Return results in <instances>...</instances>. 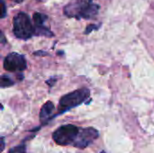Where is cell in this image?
Instances as JSON below:
<instances>
[{"instance_id":"cell-19","label":"cell","mask_w":154,"mask_h":153,"mask_svg":"<svg viewBox=\"0 0 154 153\" xmlns=\"http://www.w3.org/2000/svg\"><path fill=\"white\" fill-rule=\"evenodd\" d=\"M89 1H91V0H89Z\"/></svg>"},{"instance_id":"cell-1","label":"cell","mask_w":154,"mask_h":153,"mask_svg":"<svg viewBox=\"0 0 154 153\" xmlns=\"http://www.w3.org/2000/svg\"><path fill=\"white\" fill-rule=\"evenodd\" d=\"M99 10V6L89 0H73L64 7V14L76 19H92Z\"/></svg>"},{"instance_id":"cell-18","label":"cell","mask_w":154,"mask_h":153,"mask_svg":"<svg viewBox=\"0 0 154 153\" xmlns=\"http://www.w3.org/2000/svg\"><path fill=\"white\" fill-rule=\"evenodd\" d=\"M101 153H106V152H105V151H102V152H101Z\"/></svg>"},{"instance_id":"cell-17","label":"cell","mask_w":154,"mask_h":153,"mask_svg":"<svg viewBox=\"0 0 154 153\" xmlns=\"http://www.w3.org/2000/svg\"><path fill=\"white\" fill-rule=\"evenodd\" d=\"M0 109H3V106H2V105H0Z\"/></svg>"},{"instance_id":"cell-7","label":"cell","mask_w":154,"mask_h":153,"mask_svg":"<svg viewBox=\"0 0 154 153\" xmlns=\"http://www.w3.org/2000/svg\"><path fill=\"white\" fill-rule=\"evenodd\" d=\"M55 107L52 102L47 101L42 107L41 112H40V119L42 123H45L47 121L51 120V115H52Z\"/></svg>"},{"instance_id":"cell-13","label":"cell","mask_w":154,"mask_h":153,"mask_svg":"<svg viewBox=\"0 0 154 153\" xmlns=\"http://www.w3.org/2000/svg\"><path fill=\"white\" fill-rule=\"evenodd\" d=\"M97 28H98V26H97V25H95V24H90V25H88V26L87 27V29H86V31H85V33L88 34V33L94 31V30H97Z\"/></svg>"},{"instance_id":"cell-12","label":"cell","mask_w":154,"mask_h":153,"mask_svg":"<svg viewBox=\"0 0 154 153\" xmlns=\"http://www.w3.org/2000/svg\"><path fill=\"white\" fill-rule=\"evenodd\" d=\"M6 13V5L3 0H0V18L5 17Z\"/></svg>"},{"instance_id":"cell-16","label":"cell","mask_w":154,"mask_h":153,"mask_svg":"<svg viewBox=\"0 0 154 153\" xmlns=\"http://www.w3.org/2000/svg\"><path fill=\"white\" fill-rule=\"evenodd\" d=\"M12 1H14V2H15V3H22L23 0H12Z\"/></svg>"},{"instance_id":"cell-10","label":"cell","mask_w":154,"mask_h":153,"mask_svg":"<svg viewBox=\"0 0 154 153\" xmlns=\"http://www.w3.org/2000/svg\"><path fill=\"white\" fill-rule=\"evenodd\" d=\"M14 85V81L5 76H0V87H8Z\"/></svg>"},{"instance_id":"cell-5","label":"cell","mask_w":154,"mask_h":153,"mask_svg":"<svg viewBox=\"0 0 154 153\" xmlns=\"http://www.w3.org/2000/svg\"><path fill=\"white\" fill-rule=\"evenodd\" d=\"M4 69L9 72H21L26 69L24 57L16 52L9 53L4 60Z\"/></svg>"},{"instance_id":"cell-11","label":"cell","mask_w":154,"mask_h":153,"mask_svg":"<svg viewBox=\"0 0 154 153\" xmlns=\"http://www.w3.org/2000/svg\"><path fill=\"white\" fill-rule=\"evenodd\" d=\"M9 153H26L25 152V145L23 144V145H19L14 148H12L9 151Z\"/></svg>"},{"instance_id":"cell-2","label":"cell","mask_w":154,"mask_h":153,"mask_svg":"<svg viewBox=\"0 0 154 153\" xmlns=\"http://www.w3.org/2000/svg\"><path fill=\"white\" fill-rule=\"evenodd\" d=\"M90 96V91L87 87H82L77 89L73 92H70L65 96H63L59 103L58 107V115L63 114L79 105L84 103Z\"/></svg>"},{"instance_id":"cell-3","label":"cell","mask_w":154,"mask_h":153,"mask_svg":"<svg viewBox=\"0 0 154 153\" xmlns=\"http://www.w3.org/2000/svg\"><path fill=\"white\" fill-rule=\"evenodd\" d=\"M14 33L22 40H28L34 35V27L25 13H19L14 18Z\"/></svg>"},{"instance_id":"cell-4","label":"cell","mask_w":154,"mask_h":153,"mask_svg":"<svg viewBox=\"0 0 154 153\" xmlns=\"http://www.w3.org/2000/svg\"><path fill=\"white\" fill-rule=\"evenodd\" d=\"M79 129L73 124H66L58 128L52 134L54 142L61 146L72 145L76 141Z\"/></svg>"},{"instance_id":"cell-6","label":"cell","mask_w":154,"mask_h":153,"mask_svg":"<svg viewBox=\"0 0 154 153\" xmlns=\"http://www.w3.org/2000/svg\"><path fill=\"white\" fill-rule=\"evenodd\" d=\"M97 137H98V132L92 127L79 129L78 137L72 145L79 149H85L89 144H91Z\"/></svg>"},{"instance_id":"cell-14","label":"cell","mask_w":154,"mask_h":153,"mask_svg":"<svg viewBox=\"0 0 154 153\" xmlns=\"http://www.w3.org/2000/svg\"><path fill=\"white\" fill-rule=\"evenodd\" d=\"M5 149V140L3 137H0V152H2Z\"/></svg>"},{"instance_id":"cell-15","label":"cell","mask_w":154,"mask_h":153,"mask_svg":"<svg viewBox=\"0 0 154 153\" xmlns=\"http://www.w3.org/2000/svg\"><path fill=\"white\" fill-rule=\"evenodd\" d=\"M0 43H6V40L5 37L3 33V32L0 30Z\"/></svg>"},{"instance_id":"cell-8","label":"cell","mask_w":154,"mask_h":153,"mask_svg":"<svg viewBox=\"0 0 154 153\" xmlns=\"http://www.w3.org/2000/svg\"><path fill=\"white\" fill-rule=\"evenodd\" d=\"M34 34L38 35V36H47V37H51L53 36V33L47 28L44 26V24L42 25H35L34 28Z\"/></svg>"},{"instance_id":"cell-9","label":"cell","mask_w":154,"mask_h":153,"mask_svg":"<svg viewBox=\"0 0 154 153\" xmlns=\"http://www.w3.org/2000/svg\"><path fill=\"white\" fill-rule=\"evenodd\" d=\"M47 20V16L45 14H40V13H35L33 14V21L35 25H42L44 24V22Z\"/></svg>"}]
</instances>
